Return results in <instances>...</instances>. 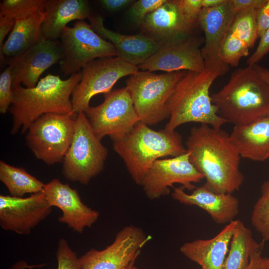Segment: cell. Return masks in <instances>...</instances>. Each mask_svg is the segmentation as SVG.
<instances>
[{"instance_id":"obj_1","label":"cell","mask_w":269,"mask_h":269,"mask_svg":"<svg viewBox=\"0 0 269 269\" xmlns=\"http://www.w3.org/2000/svg\"><path fill=\"white\" fill-rule=\"evenodd\" d=\"M186 145L190 161L204 176L207 188L230 194L240 189L244 180L241 157L229 134L221 128L201 124L192 128Z\"/></svg>"},{"instance_id":"obj_2","label":"cell","mask_w":269,"mask_h":269,"mask_svg":"<svg viewBox=\"0 0 269 269\" xmlns=\"http://www.w3.org/2000/svg\"><path fill=\"white\" fill-rule=\"evenodd\" d=\"M81 76L80 72L62 80L58 75L48 74L33 87L19 85L13 88V100L9 109L12 120L11 134H15L19 131L25 133L35 120L46 114L76 116L71 97Z\"/></svg>"},{"instance_id":"obj_3","label":"cell","mask_w":269,"mask_h":269,"mask_svg":"<svg viewBox=\"0 0 269 269\" xmlns=\"http://www.w3.org/2000/svg\"><path fill=\"white\" fill-rule=\"evenodd\" d=\"M219 76L218 72L207 69L200 72L187 71L167 103L169 121L164 129L174 131L180 125L192 122L220 129L228 123L219 114L209 93Z\"/></svg>"},{"instance_id":"obj_4","label":"cell","mask_w":269,"mask_h":269,"mask_svg":"<svg viewBox=\"0 0 269 269\" xmlns=\"http://www.w3.org/2000/svg\"><path fill=\"white\" fill-rule=\"evenodd\" d=\"M211 97L220 115L234 126L269 115V86L252 66L233 72L227 83Z\"/></svg>"},{"instance_id":"obj_5","label":"cell","mask_w":269,"mask_h":269,"mask_svg":"<svg viewBox=\"0 0 269 269\" xmlns=\"http://www.w3.org/2000/svg\"><path fill=\"white\" fill-rule=\"evenodd\" d=\"M113 142L114 150L124 160L133 180L140 185L156 160L187 151L176 131H156L140 121L123 138Z\"/></svg>"},{"instance_id":"obj_6","label":"cell","mask_w":269,"mask_h":269,"mask_svg":"<svg viewBox=\"0 0 269 269\" xmlns=\"http://www.w3.org/2000/svg\"><path fill=\"white\" fill-rule=\"evenodd\" d=\"M187 71L165 72L139 71L126 81L140 121L150 126L169 118L167 103Z\"/></svg>"},{"instance_id":"obj_7","label":"cell","mask_w":269,"mask_h":269,"mask_svg":"<svg viewBox=\"0 0 269 269\" xmlns=\"http://www.w3.org/2000/svg\"><path fill=\"white\" fill-rule=\"evenodd\" d=\"M107 155L108 149L95 134L84 112L77 114L73 139L63 160L64 176L87 184L103 170Z\"/></svg>"},{"instance_id":"obj_8","label":"cell","mask_w":269,"mask_h":269,"mask_svg":"<svg viewBox=\"0 0 269 269\" xmlns=\"http://www.w3.org/2000/svg\"><path fill=\"white\" fill-rule=\"evenodd\" d=\"M76 116L46 114L30 126L26 143L37 159L48 165L63 161L73 139Z\"/></svg>"},{"instance_id":"obj_9","label":"cell","mask_w":269,"mask_h":269,"mask_svg":"<svg viewBox=\"0 0 269 269\" xmlns=\"http://www.w3.org/2000/svg\"><path fill=\"white\" fill-rule=\"evenodd\" d=\"M84 113L100 140L106 135L113 141L121 139L140 122L126 87L105 94L103 103L90 106Z\"/></svg>"},{"instance_id":"obj_10","label":"cell","mask_w":269,"mask_h":269,"mask_svg":"<svg viewBox=\"0 0 269 269\" xmlns=\"http://www.w3.org/2000/svg\"><path fill=\"white\" fill-rule=\"evenodd\" d=\"M60 40L64 52V57L59 62L60 70L65 76L81 72L96 59L118 56L114 45L84 20H77L73 27H65Z\"/></svg>"},{"instance_id":"obj_11","label":"cell","mask_w":269,"mask_h":269,"mask_svg":"<svg viewBox=\"0 0 269 269\" xmlns=\"http://www.w3.org/2000/svg\"><path fill=\"white\" fill-rule=\"evenodd\" d=\"M138 69L118 56L98 58L88 63L82 69L81 79L72 95L74 114L84 112L93 97L111 92L119 79L135 74Z\"/></svg>"},{"instance_id":"obj_12","label":"cell","mask_w":269,"mask_h":269,"mask_svg":"<svg viewBox=\"0 0 269 269\" xmlns=\"http://www.w3.org/2000/svg\"><path fill=\"white\" fill-rule=\"evenodd\" d=\"M149 239L140 228L125 227L105 249H93L79 258L80 269H127Z\"/></svg>"},{"instance_id":"obj_13","label":"cell","mask_w":269,"mask_h":269,"mask_svg":"<svg viewBox=\"0 0 269 269\" xmlns=\"http://www.w3.org/2000/svg\"><path fill=\"white\" fill-rule=\"evenodd\" d=\"M203 179L204 176L190 162L187 151L178 156L156 160L141 185L149 199H156L168 195L174 184H180L184 189L192 191L196 187L194 183Z\"/></svg>"},{"instance_id":"obj_14","label":"cell","mask_w":269,"mask_h":269,"mask_svg":"<svg viewBox=\"0 0 269 269\" xmlns=\"http://www.w3.org/2000/svg\"><path fill=\"white\" fill-rule=\"evenodd\" d=\"M236 14L230 0L218 6L202 8L200 13L199 26L205 36L201 51L206 69L216 71L220 76L229 69L221 59V51Z\"/></svg>"},{"instance_id":"obj_15","label":"cell","mask_w":269,"mask_h":269,"mask_svg":"<svg viewBox=\"0 0 269 269\" xmlns=\"http://www.w3.org/2000/svg\"><path fill=\"white\" fill-rule=\"evenodd\" d=\"M201 41L193 34L164 44L138 68L149 72H202L206 67L200 48Z\"/></svg>"},{"instance_id":"obj_16","label":"cell","mask_w":269,"mask_h":269,"mask_svg":"<svg viewBox=\"0 0 269 269\" xmlns=\"http://www.w3.org/2000/svg\"><path fill=\"white\" fill-rule=\"evenodd\" d=\"M64 57L60 39L42 38L20 55L8 59V65L11 67L12 89L21 84L26 88L35 86L42 74Z\"/></svg>"},{"instance_id":"obj_17","label":"cell","mask_w":269,"mask_h":269,"mask_svg":"<svg viewBox=\"0 0 269 269\" xmlns=\"http://www.w3.org/2000/svg\"><path fill=\"white\" fill-rule=\"evenodd\" d=\"M51 211L43 192L26 198L0 195V226L5 231L28 235Z\"/></svg>"},{"instance_id":"obj_18","label":"cell","mask_w":269,"mask_h":269,"mask_svg":"<svg viewBox=\"0 0 269 269\" xmlns=\"http://www.w3.org/2000/svg\"><path fill=\"white\" fill-rule=\"evenodd\" d=\"M43 192L50 206L61 210L59 222L74 232L81 234L98 219L99 212L85 204L76 189L57 178L45 184Z\"/></svg>"},{"instance_id":"obj_19","label":"cell","mask_w":269,"mask_h":269,"mask_svg":"<svg viewBox=\"0 0 269 269\" xmlns=\"http://www.w3.org/2000/svg\"><path fill=\"white\" fill-rule=\"evenodd\" d=\"M139 26L142 33L162 45L193 35L194 29L184 18L178 0H166L148 14Z\"/></svg>"},{"instance_id":"obj_20","label":"cell","mask_w":269,"mask_h":269,"mask_svg":"<svg viewBox=\"0 0 269 269\" xmlns=\"http://www.w3.org/2000/svg\"><path fill=\"white\" fill-rule=\"evenodd\" d=\"M89 19L92 29L114 45L118 57L136 66L143 63L162 45L142 32L127 35L110 30L105 26L100 15L93 14Z\"/></svg>"},{"instance_id":"obj_21","label":"cell","mask_w":269,"mask_h":269,"mask_svg":"<svg viewBox=\"0 0 269 269\" xmlns=\"http://www.w3.org/2000/svg\"><path fill=\"white\" fill-rule=\"evenodd\" d=\"M172 196L180 203L195 205L206 211L219 224H229L239 212V201L230 193H217L204 185L196 187L190 194L182 187L174 188Z\"/></svg>"},{"instance_id":"obj_22","label":"cell","mask_w":269,"mask_h":269,"mask_svg":"<svg viewBox=\"0 0 269 269\" xmlns=\"http://www.w3.org/2000/svg\"><path fill=\"white\" fill-rule=\"evenodd\" d=\"M257 9L236 13L223 43L221 59L227 65L237 66L243 57L249 55L258 37Z\"/></svg>"},{"instance_id":"obj_23","label":"cell","mask_w":269,"mask_h":269,"mask_svg":"<svg viewBox=\"0 0 269 269\" xmlns=\"http://www.w3.org/2000/svg\"><path fill=\"white\" fill-rule=\"evenodd\" d=\"M238 220H233L215 237L186 242L180 248L188 259L201 266V269H223L233 234Z\"/></svg>"},{"instance_id":"obj_24","label":"cell","mask_w":269,"mask_h":269,"mask_svg":"<svg viewBox=\"0 0 269 269\" xmlns=\"http://www.w3.org/2000/svg\"><path fill=\"white\" fill-rule=\"evenodd\" d=\"M43 10L41 36L49 40L60 39L64 28L70 21L89 19L93 15L86 0H45Z\"/></svg>"},{"instance_id":"obj_25","label":"cell","mask_w":269,"mask_h":269,"mask_svg":"<svg viewBox=\"0 0 269 269\" xmlns=\"http://www.w3.org/2000/svg\"><path fill=\"white\" fill-rule=\"evenodd\" d=\"M230 136L241 157L255 161L269 159V115L234 126Z\"/></svg>"},{"instance_id":"obj_26","label":"cell","mask_w":269,"mask_h":269,"mask_svg":"<svg viewBox=\"0 0 269 269\" xmlns=\"http://www.w3.org/2000/svg\"><path fill=\"white\" fill-rule=\"evenodd\" d=\"M45 17L43 9L35 10L17 19L0 49V59L15 57L42 39L41 28Z\"/></svg>"},{"instance_id":"obj_27","label":"cell","mask_w":269,"mask_h":269,"mask_svg":"<svg viewBox=\"0 0 269 269\" xmlns=\"http://www.w3.org/2000/svg\"><path fill=\"white\" fill-rule=\"evenodd\" d=\"M261 247L254 239L251 230L238 220L223 269H247L251 255Z\"/></svg>"},{"instance_id":"obj_28","label":"cell","mask_w":269,"mask_h":269,"mask_svg":"<svg viewBox=\"0 0 269 269\" xmlns=\"http://www.w3.org/2000/svg\"><path fill=\"white\" fill-rule=\"evenodd\" d=\"M0 180L10 196L16 197L42 192L45 184L23 168L12 166L2 160L0 161Z\"/></svg>"},{"instance_id":"obj_29","label":"cell","mask_w":269,"mask_h":269,"mask_svg":"<svg viewBox=\"0 0 269 269\" xmlns=\"http://www.w3.org/2000/svg\"><path fill=\"white\" fill-rule=\"evenodd\" d=\"M251 221L263 239L269 242V180L261 186V195L254 207Z\"/></svg>"},{"instance_id":"obj_30","label":"cell","mask_w":269,"mask_h":269,"mask_svg":"<svg viewBox=\"0 0 269 269\" xmlns=\"http://www.w3.org/2000/svg\"><path fill=\"white\" fill-rule=\"evenodd\" d=\"M45 0H3L0 3V16L15 20L35 10L43 9Z\"/></svg>"},{"instance_id":"obj_31","label":"cell","mask_w":269,"mask_h":269,"mask_svg":"<svg viewBox=\"0 0 269 269\" xmlns=\"http://www.w3.org/2000/svg\"><path fill=\"white\" fill-rule=\"evenodd\" d=\"M166 0H138L134 1L129 10V17L134 23L140 26L148 14L158 8Z\"/></svg>"},{"instance_id":"obj_32","label":"cell","mask_w":269,"mask_h":269,"mask_svg":"<svg viewBox=\"0 0 269 269\" xmlns=\"http://www.w3.org/2000/svg\"><path fill=\"white\" fill-rule=\"evenodd\" d=\"M56 258L57 269H80L79 258L65 239L58 241Z\"/></svg>"},{"instance_id":"obj_33","label":"cell","mask_w":269,"mask_h":269,"mask_svg":"<svg viewBox=\"0 0 269 269\" xmlns=\"http://www.w3.org/2000/svg\"><path fill=\"white\" fill-rule=\"evenodd\" d=\"M13 100L11 67L8 65L0 76V112L4 114L9 110Z\"/></svg>"},{"instance_id":"obj_34","label":"cell","mask_w":269,"mask_h":269,"mask_svg":"<svg viewBox=\"0 0 269 269\" xmlns=\"http://www.w3.org/2000/svg\"><path fill=\"white\" fill-rule=\"evenodd\" d=\"M178 2L184 18L194 30L199 26V17L202 9L201 0H178Z\"/></svg>"},{"instance_id":"obj_35","label":"cell","mask_w":269,"mask_h":269,"mask_svg":"<svg viewBox=\"0 0 269 269\" xmlns=\"http://www.w3.org/2000/svg\"><path fill=\"white\" fill-rule=\"evenodd\" d=\"M260 38V40L256 49L246 61L249 66L258 64L269 52V28Z\"/></svg>"},{"instance_id":"obj_36","label":"cell","mask_w":269,"mask_h":269,"mask_svg":"<svg viewBox=\"0 0 269 269\" xmlns=\"http://www.w3.org/2000/svg\"><path fill=\"white\" fill-rule=\"evenodd\" d=\"M256 17L258 26V37L260 38L269 28V0L257 9Z\"/></svg>"},{"instance_id":"obj_37","label":"cell","mask_w":269,"mask_h":269,"mask_svg":"<svg viewBox=\"0 0 269 269\" xmlns=\"http://www.w3.org/2000/svg\"><path fill=\"white\" fill-rule=\"evenodd\" d=\"M267 0H230L235 13L246 9H258L263 6Z\"/></svg>"},{"instance_id":"obj_38","label":"cell","mask_w":269,"mask_h":269,"mask_svg":"<svg viewBox=\"0 0 269 269\" xmlns=\"http://www.w3.org/2000/svg\"><path fill=\"white\" fill-rule=\"evenodd\" d=\"M134 1L133 0H100L98 1V3L105 11L114 12L132 4Z\"/></svg>"},{"instance_id":"obj_39","label":"cell","mask_w":269,"mask_h":269,"mask_svg":"<svg viewBox=\"0 0 269 269\" xmlns=\"http://www.w3.org/2000/svg\"><path fill=\"white\" fill-rule=\"evenodd\" d=\"M15 20L11 18L0 16V49L1 48L5 36L11 31Z\"/></svg>"},{"instance_id":"obj_40","label":"cell","mask_w":269,"mask_h":269,"mask_svg":"<svg viewBox=\"0 0 269 269\" xmlns=\"http://www.w3.org/2000/svg\"><path fill=\"white\" fill-rule=\"evenodd\" d=\"M261 249L255 251L251 255L247 269H264L262 265Z\"/></svg>"},{"instance_id":"obj_41","label":"cell","mask_w":269,"mask_h":269,"mask_svg":"<svg viewBox=\"0 0 269 269\" xmlns=\"http://www.w3.org/2000/svg\"><path fill=\"white\" fill-rule=\"evenodd\" d=\"M252 67L258 75L269 86V69L258 64Z\"/></svg>"},{"instance_id":"obj_42","label":"cell","mask_w":269,"mask_h":269,"mask_svg":"<svg viewBox=\"0 0 269 269\" xmlns=\"http://www.w3.org/2000/svg\"><path fill=\"white\" fill-rule=\"evenodd\" d=\"M45 265V264L39 265H28L24 261H19L13 264L10 267V269H33L35 268H41Z\"/></svg>"},{"instance_id":"obj_43","label":"cell","mask_w":269,"mask_h":269,"mask_svg":"<svg viewBox=\"0 0 269 269\" xmlns=\"http://www.w3.org/2000/svg\"><path fill=\"white\" fill-rule=\"evenodd\" d=\"M227 0H201L202 8L214 7L223 4Z\"/></svg>"},{"instance_id":"obj_44","label":"cell","mask_w":269,"mask_h":269,"mask_svg":"<svg viewBox=\"0 0 269 269\" xmlns=\"http://www.w3.org/2000/svg\"><path fill=\"white\" fill-rule=\"evenodd\" d=\"M262 265L264 269H269V258H263Z\"/></svg>"},{"instance_id":"obj_45","label":"cell","mask_w":269,"mask_h":269,"mask_svg":"<svg viewBox=\"0 0 269 269\" xmlns=\"http://www.w3.org/2000/svg\"><path fill=\"white\" fill-rule=\"evenodd\" d=\"M133 267H134V266H132V267H130V268H129L127 269H133Z\"/></svg>"}]
</instances>
